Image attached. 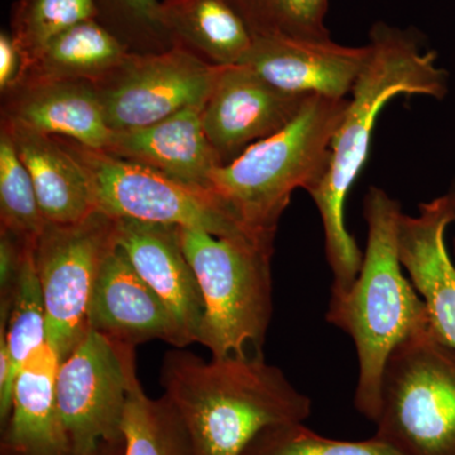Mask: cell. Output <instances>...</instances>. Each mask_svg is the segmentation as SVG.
I'll return each mask as SVG.
<instances>
[{
    "instance_id": "obj_10",
    "label": "cell",
    "mask_w": 455,
    "mask_h": 455,
    "mask_svg": "<svg viewBox=\"0 0 455 455\" xmlns=\"http://www.w3.org/2000/svg\"><path fill=\"white\" fill-rule=\"evenodd\" d=\"M221 68L175 46L164 52L130 53L92 84L110 130L130 131L204 106Z\"/></svg>"
},
{
    "instance_id": "obj_26",
    "label": "cell",
    "mask_w": 455,
    "mask_h": 455,
    "mask_svg": "<svg viewBox=\"0 0 455 455\" xmlns=\"http://www.w3.org/2000/svg\"><path fill=\"white\" fill-rule=\"evenodd\" d=\"M95 17L94 0H18L11 33L27 65L57 36Z\"/></svg>"
},
{
    "instance_id": "obj_16",
    "label": "cell",
    "mask_w": 455,
    "mask_h": 455,
    "mask_svg": "<svg viewBox=\"0 0 455 455\" xmlns=\"http://www.w3.org/2000/svg\"><path fill=\"white\" fill-rule=\"evenodd\" d=\"M2 119L103 151L114 134L88 80H22L3 94Z\"/></svg>"
},
{
    "instance_id": "obj_5",
    "label": "cell",
    "mask_w": 455,
    "mask_h": 455,
    "mask_svg": "<svg viewBox=\"0 0 455 455\" xmlns=\"http://www.w3.org/2000/svg\"><path fill=\"white\" fill-rule=\"evenodd\" d=\"M179 235L205 307L199 344L212 357L262 355L272 316L274 242L190 228H179Z\"/></svg>"
},
{
    "instance_id": "obj_9",
    "label": "cell",
    "mask_w": 455,
    "mask_h": 455,
    "mask_svg": "<svg viewBox=\"0 0 455 455\" xmlns=\"http://www.w3.org/2000/svg\"><path fill=\"white\" fill-rule=\"evenodd\" d=\"M137 377L136 347L89 331L56 376V400L74 455L124 442L123 420Z\"/></svg>"
},
{
    "instance_id": "obj_15",
    "label": "cell",
    "mask_w": 455,
    "mask_h": 455,
    "mask_svg": "<svg viewBox=\"0 0 455 455\" xmlns=\"http://www.w3.org/2000/svg\"><path fill=\"white\" fill-rule=\"evenodd\" d=\"M89 331L132 347L156 339L176 348L188 347L170 311L118 245L99 272L90 301Z\"/></svg>"
},
{
    "instance_id": "obj_2",
    "label": "cell",
    "mask_w": 455,
    "mask_h": 455,
    "mask_svg": "<svg viewBox=\"0 0 455 455\" xmlns=\"http://www.w3.org/2000/svg\"><path fill=\"white\" fill-rule=\"evenodd\" d=\"M164 397L187 427L196 455H241L272 425L304 423L310 397L263 355H228L206 362L182 348L164 355Z\"/></svg>"
},
{
    "instance_id": "obj_29",
    "label": "cell",
    "mask_w": 455,
    "mask_h": 455,
    "mask_svg": "<svg viewBox=\"0 0 455 455\" xmlns=\"http://www.w3.org/2000/svg\"><path fill=\"white\" fill-rule=\"evenodd\" d=\"M26 59L12 33H0V92L2 95L22 82Z\"/></svg>"
},
{
    "instance_id": "obj_23",
    "label": "cell",
    "mask_w": 455,
    "mask_h": 455,
    "mask_svg": "<svg viewBox=\"0 0 455 455\" xmlns=\"http://www.w3.org/2000/svg\"><path fill=\"white\" fill-rule=\"evenodd\" d=\"M123 434V455H196L187 427L169 401L147 396L140 381L128 397Z\"/></svg>"
},
{
    "instance_id": "obj_21",
    "label": "cell",
    "mask_w": 455,
    "mask_h": 455,
    "mask_svg": "<svg viewBox=\"0 0 455 455\" xmlns=\"http://www.w3.org/2000/svg\"><path fill=\"white\" fill-rule=\"evenodd\" d=\"M130 55L112 32L97 20L71 27L47 44L26 65L23 79L97 82Z\"/></svg>"
},
{
    "instance_id": "obj_17",
    "label": "cell",
    "mask_w": 455,
    "mask_h": 455,
    "mask_svg": "<svg viewBox=\"0 0 455 455\" xmlns=\"http://www.w3.org/2000/svg\"><path fill=\"white\" fill-rule=\"evenodd\" d=\"M203 108H187L137 130L114 132L106 152L211 190V175L220 163L204 131Z\"/></svg>"
},
{
    "instance_id": "obj_13",
    "label": "cell",
    "mask_w": 455,
    "mask_h": 455,
    "mask_svg": "<svg viewBox=\"0 0 455 455\" xmlns=\"http://www.w3.org/2000/svg\"><path fill=\"white\" fill-rule=\"evenodd\" d=\"M455 223V205L449 194L421 203L416 215H401L397 250L427 307L436 337L455 349V266L445 233Z\"/></svg>"
},
{
    "instance_id": "obj_31",
    "label": "cell",
    "mask_w": 455,
    "mask_h": 455,
    "mask_svg": "<svg viewBox=\"0 0 455 455\" xmlns=\"http://www.w3.org/2000/svg\"><path fill=\"white\" fill-rule=\"evenodd\" d=\"M449 196H451V199H453L454 205H455V179L453 180V182H451V187L449 188L448 191ZM454 253H455V241H454Z\"/></svg>"
},
{
    "instance_id": "obj_20",
    "label": "cell",
    "mask_w": 455,
    "mask_h": 455,
    "mask_svg": "<svg viewBox=\"0 0 455 455\" xmlns=\"http://www.w3.org/2000/svg\"><path fill=\"white\" fill-rule=\"evenodd\" d=\"M161 7L173 47L208 64L242 65L252 50L256 37L230 0H163Z\"/></svg>"
},
{
    "instance_id": "obj_14",
    "label": "cell",
    "mask_w": 455,
    "mask_h": 455,
    "mask_svg": "<svg viewBox=\"0 0 455 455\" xmlns=\"http://www.w3.org/2000/svg\"><path fill=\"white\" fill-rule=\"evenodd\" d=\"M116 241L170 311L188 346L199 343L205 307L196 272L182 251L179 227L116 220Z\"/></svg>"
},
{
    "instance_id": "obj_27",
    "label": "cell",
    "mask_w": 455,
    "mask_h": 455,
    "mask_svg": "<svg viewBox=\"0 0 455 455\" xmlns=\"http://www.w3.org/2000/svg\"><path fill=\"white\" fill-rule=\"evenodd\" d=\"M95 20L112 32L130 53L164 52L173 42L158 0H94Z\"/></svg>"
},
{
    "instance_id": "obj_12",
    "label": "cell",
    "mask_w": 455,
    "mask_h": 455,
    "mask_svg": "<svg viewBox=\"0 0 455 455\" xmlns=\"http://www.w3.org/2000/svg\"><path fill=\"white\" fill-rule=\"evenodd\" d=\"M368 46L329 41L256 37L244 66L295 97L347 99L368 59Z\"/></svg>"
},
{
    "instance_id": "obj_19",
    "label": "cell",
    "mask_w": 455,
    "mask_h": 455,
    "mask_svg": "<svg viewBox=\"0 0 455 455\" xmlns=\"http://www.w3.org/2000/svg\"><path fill=\"white\" fill-rule=\"evenodd\" d=\"M2 127L31 175L47 223H77L98 211L88 175L57 137L3 119Z\"/></svg>"
},
{
    "instance_id": "obj_24",
    "label": "cell",
    "mask_w": 455,
    "mask_h": 455,
    "mask_svg": "<svg viewBox=\"0 0 455 455\" xmlns=\"http://www.w3.org/2000/svg\"><path fill=\"white\" fill-rule=\"evenodd\" d=\"M46 220L31 175L20 160L11 134L0 130V230L35 244Z\"/></svg>"
},
{
    "instance_id": "obj_3",
    "label": "cell",
    "mask_w": 455,
    "mask_h": 455,
    "mask_svg": "<svg viewBox=\"0 0 455 455\" xmlns=\"http://www.w3.org/2000/svg\"><path fill=\"white\" fill-rule=\"evenodd\" d=\"M363 212L368 232L361 271L348 291L331 296L326 320L355 343L358 358L355 405L374 423L383 370L392 350L431 324L425 302L403 275L398 257L401 204L383 188L372 187L364 197Z\"/></svg>"
},
{
    "instance_id": "obj_30",
    "label": "cell",
    "mask_w": 455,
    "mask_h": 455,
    "mask_svg": "<svg viewBox=\"0 0 455 455\" xmlns=\"http://www.w3.org/2000/svg\"><path fill=\"white\" fill-rule=\"evenodd\" d=\"M125 439L124 442L118 443V444H107L103 445L97 453L92 455H123L124 453Z\"/></svg>"
},
{
    "instance_id": "obj_18",
    "label": "cell",
    "mask_w": 455,
    "mask_h": 455,
    "mask_svg": "<svg viewBox=\"0 0 455 455\" xmlns=\"http://www.w3.org/2000/svg\"><path fill=\"white\" fill-rule=\"evenodd\" d=\"M59 355L47 341L18 373L7 421L2 425V455H74L56 400Z\"/></svg>"
},
{
    "instance_id": "obj_6",
    "label": "cell",
    "mask_w": 455,
    "mask_h": 455,
    "mask_svg": "<svg viewBox=\"0 0 455 455\" xmlns=\"http://www.w3.org/2000/svg\"><path fill=\"white\" fill-rule=\"evenodd\" d=\"M374 424V436L400 454L455 455V349L433 329L392 350Z\"/></svg>"
},
{
    "instance_id": "obj_4",
    "label": "cell",
    "mask_w": 455,
    "mask_h": 455,
    "mask_svg": "<svg viewBox=\"0 0 455 455\" xmlns=\"http://www.w3.org/2000/svg\"><path fill=\"white\" fill-rule=\"evenodd\" d=\"M348 101L307 99L286 127L212 171L211 190L247 229L275 241L292 194L310 193L324 178Z\"/></svg>"
},
{
    "instance_id": "obj_1",
    "label": "cell",
    "mask_w": 455,
    "mask_h": 455,
    "mask_svg": "<svg viewBox=\"0 0 455 455\" xmlns=\"http://www.w3.org/2000/svg\"><path fill=\"white\" fill-rule=\"evenodd\" d=\"M367 46L366 65L331 140L328 171L309 193L324 228L326 259L333 274L331 296L348 291L363 262V252L347 229L344 212L347 196L370 155L383 107L397 95L443 99L448 92V74L436 65V53L425 51L410 29L376 23Z\"/></svg>"
},
{
    "instance_id": "obj_25",
    "label": "cell",
    "mask_w": 455,
    "mask_h": 455,
    "mask_svg": "<svg viewBox=\"0 0 455 455\" xmlns=\"http://www.w3.org/2000/svg\"><path fill=\"white\" fill-rule=\"evenodd\" d=\"M254 37L329 41L328 0H230Z\"/></svg>"
},
{
    "instance_id": "obj_28",
    "label": "cell",
    "mask_w": 455,
    "mask_h": 455,
    "mask_svg": "<svg viewBox=\"0 0 455 455\" xmlns=\"http://www.w3.org/2000/svg\"><path fill=\"white\" fill-rule=\"evenodd\" d=\"M241 455H403L374 436L364 442L325 438L302 423L272 425L259 431Z\"/></svg>"
},
{
    "instance_id": "obj_11",
    "label": "cell",
    "mask_w": 455,
    "mask_h": 455,
    "mask_svg": "<svg viewBox=\"0 0 455 455\" xmlns=\"http://www.w3.org/2000/svg\"><path fill=\"white\" fill-rule=\"evenodd\" d=\"M307 99L281 92L247 66L221 68L203 108L204 131L220 166L286 127Z\"/></svg>"
},
{
    "instance_id": "obj_8",
    "label": "cell",
    "mask_w": 455,
    "mask_h": 455,
    "mask_svg": "<svg viewBox=\"0 0 455 455\" xmlns=\"http://www.w3.org/2000/svg\"><path fill=\"white\" fill-rule=\"evenodd\" d=\"M116 220L97 211L73 224H44L33 248L40 280L47 341L68 358L89 331L92 292L108 254L116 245Z\"/></svg>"
},
{
    "instance_id": "obj_22",
    "label": "cell",
    "mask_w": 455,
    "mask_h": 455,
    "mask_svg": "<svg viewBox=\"0 0 455 455\" xmlns=\"http://www.w3.org/2000/svg\"><path fill=\"white\" fill-rule=\"evenodd\" d=\"M35 244L27 248L22 268L18 275L8 322L0 320V337H4L9 357V377L0 392V423L7 421L12 394L18 373L33 353L47 343L46 311L42 298L40 280L36 271Z\"/></svg>"
},
{
    "instance_id": "obj_7",
    "label": "cell",
    "mask_w": 455,
    "mask_h": 455,
    "mask_svg": "<svg viewBox=\"0 0 455 455\" xmlns=\"http://www.w3.org/2000/svg\"><path fill=\"white\" fill-rule=\"evenodd\" d=\"M57 139L88 175L98 211L114 220L190 228L220 236L252 235L263 238L236 220L212 190L190 187L103 149Z\"/></svg>"
}]
</instances>
